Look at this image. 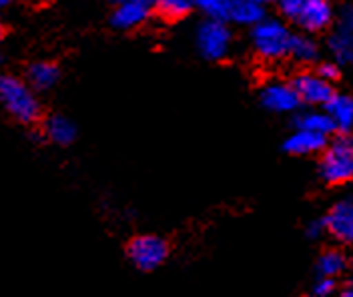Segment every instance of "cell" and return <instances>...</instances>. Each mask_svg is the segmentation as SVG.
<instances>
[{"instance_id":"6da1fadb","label":"cell","mask_w":353,"mask_h":297,"mask_svg":"<svg viewBox=\"0 0 353 297\" xmlns=\"http://www.w3.org/2000/svg\"><path fill=\"white\" fill-rule=\"evenodd\" d=\"M0 105L22 125H34L41 119V103L37 94L19 76L0 74Z\"/></svg>"},{"instance_id":"7a4b0ae2","label":"cell","mask_w":353,"mask_h":297,"mask_svg":"<svg viewBox=\"0 0 353 297\" xmlns=\"http://www.w3.org/2000/svg\"><path fill=\"white\" fill-rule=\"evenodd\" d=\"M293 34L279 21H261L253 26L251 43L255 52L265 61H279L289 57Z\"/></svg>"},{"instance_id":"3957f363","label":"cell","mask_w":353,"mask_h":297,"mask_svg":"<svg viewBox=\"0 0 353 297\" xmlns=\"http://www.w3.org/2000/svg\"><path fill=\"white\" fill-rule=\"evenodd\" d=\"M321 179L330 185L347 183L353 179V141L339 137L325 149L319 163Z\"/></svg>"},{"instance_id":"277c9868","label":"cell","mask_w":353,"mask_h":297,"mask_svg":"<svg viewBox=\"0 0 353 297\" xmlns=\"http://www.w3.org/2000/svg\"><path fill=\"white\" fill-rule=\"evenodd\" d=\"M127 255L139 269L151 272L167 259L169 245L165 243V239H161L157 235H139L129 243Z\"/></svg>"},{"instance_id":"5b68a950","label":"cell","mask_w":353,"mask_h":297,"mask_svg":"<svg viewBox=\"0 0 353 297\" xmlns=\"http://www.w3.org/2000/svg\"><path fill=\"white\" fill-rule=\"evenodd\" d=\"M197 46L209 61H221L231 48V32L219 21H205L197 30Z\"/></svg>"},{"instance_id":"8992f818","label":"cell","mask_w":353,"mask_h":297,"mask_svg":"<svg viewBox=\"0 0 353 297\" xmlns=\"http://www.w3.org/2000/svg\"><path fill=\"white\" fill-rule=\"evenodd\" d=\"M331 54L339 65L353 63V6L343 8L337 26L330 37Z\"/></svg>"},{"instance_id":"52a82bcc","label":"cell","mask_w":353,"mask_h":297,"mask_svg":"<svg viewBox=\"0 0 353 297\" xmlns=\"http://www.w3.org/2000/svg\"><path fill=\"white\" fill-rule=\"evenodd\" d=\"M293 89L301 103L307 105H325L333 96L330 81L319 76L317 72H299L293 79Z\"/></svg>"},{"instance_id":"ba28073f","label":"cell","mask_w":353,"mask_h":297,"mask_svg":"<svg viewBox=\"0 0 353 297\" xmlns=\"http://www.w3.org/2000/svg\"><path fill=\"white\" fill-rule=\"evenodd\" d=\"M307 32H319L325 30L333 21L330 0H303L297 17L293 19Z\"/></svg>"},{"instance_id":"9c48e42d","label":"cell","mask_w":353,"mask_h":297,"mask_svg":"<svg viewBox=\"0 0 353 297\" xmlns=\"http://www.w3.org/2000/svg\"><path fill=\"white\" fill-rule=\"evenodd\" d=\"M261 103L265 109L273 113H291L299 107V96L293 85L287 83H269L261 91Z\"/></svg>"},{"instance_id":"30bf717a","label":"cell","mask_w":353,"mask_h":297,"mask_svg":"<svg viewBox=\"0 0 353 297\" xmlns=\"http://www.w3.org/2000/svg\"><path fill=\"white\" fill-rule=\"evenodd\" d=\"M325 231L343 243H353V201H339L323 219Z\"/></svg>"},{"instance_id":"8fae6325","label":"cell","mask_w":353,"mask_h":297,"mask_svg":"<svg viewBox=\"0 0 353 297\" xmlns=\"http://www.w3.org/2000/svg\"><path fill=\"white\" fill-rule=\"evenodd\" d=\"M327 147V137L319 133H311L297 129L291 137L285 141V151L291 155H313Z\"/></svg>"},{"instance_id":"7c38bea8","label":"cell","mask_w":353,"mask_h":297,"mask_svg":"<svg viewBox=\"0 0 353 297\" xmlns=\"http://www.w3.org/2000/svg\"><path fill=\"white\" fill-rule=\"evenodd\" d=\"M325 113L335 125V131L347 133L353 127V99L347 94H333L325 103Z\"/></svg>"},{"instance_id":"4fadbf2b","label":"cell","mask_w":353,"mask_h":297,"mask_svg":"<svg viewBox=\"0 0 353 297\" xmlns=\"http://www.w3.org/2000/svg\"><path fill=\"white\" fill-rule=\"evenodd\" d=\"M149 19V6L141 2H119L112 12V24L123 30H131Z\"/></svg>"},{"instance_id":"5bb4252c","label":"cell","mask_w":353,"mask_h":297,"mask_svg":"<svg viewBox=\"0 0 353 297\" xmlns=\"http://www.w3.org/2000/svg\"><path fill=\"white\" fill-rule=\"evenodd\" d=\"M44 137L57 145H70L77 137V127L63 114H52L44 123Z\"/></svg>"},{"instance_id":"9a60e30c","label":"cell","mask_w":353,"mask_h":297,"mask_svg":"<svg viewBox=\"0 0 353 297\" xmlns=\"http://www.w3.org/2000/svg\"><path fill=\"white\" fill-rule=\"evenodd\" d=\"M59 74L61 72L57 69V65H52V63H34V65H30V69L26 72L28 85L37 91L52 89L59 81Z\"/></svg>"},{"instance_id":"2e32d148","label":"cell","mask_w":353,"mask_h":297,"mask_svg":"<svg viewBox=\"0 0 353 297\" xmlns=\"http://www.w3.org/2000/svg\"><path fill=\"white\" fill-rule=\"evenodd\" d=\"M295 127L303 129V131H311V133H319V135H331L335 131V125L330 119L327 113H317V111H309V113H301L295 119Z\"/></svg>"},{"instance_id":"e0dca14e","label":"cell","mask_w":353,"mask_h":297,"mask_svg":"<svg viewBox=\"0 0 353 297\" xmlns=\"http://www.w3.org/2000/svg\"><path fill=\"white\" fill-rule=\"evenodd\" d=\"M263 4L253 2V0H235L233 4V14L231 21L239 24H247V26H255L263 21Z\"/></svg>"},{"instance_id":"ac0fdd59","label":"cell","mask_w":353,"mask_h":297,"mask_svg":"<svg viewBox=\"0 0 353 297\" xmlns=\"http://www.w3.org/2000/svg\"><path fill=\"white\" fill-rule=\"evenodd\" d=\"M233 4H235V0H197L199 10L209 21H219V23L231 21Z\"/></svg>"},{"instance_id":"d6986e66","label":"cell","mask_w":353,"mask_h":297,"mask_svg":"<svg viewBox=\"0 0 353 297\" xmlns=\"http://www.w3.org/2000/svg\"><path fill=\"white\" fill-rule=\"evenodd\" d=\"M345 265H347L345 255L341 252H335V249L325 252L319 257V261H317L319 275H321V277H333V279L345 269Z\"/></svg>"},{"instance_id":"ffe728a7","label":"cell","mask_w":353,"mask_h":297,"mask_svg":"<svg viewBox=\"0 0 353 297\" xmlns=\"http://www.w3.org/2000/svg\"><path fill=\"white\" fill-rule=\"evenodd\" d=\"M289 57H293L299 63H311L317 59V45L309 37H295L293 34Z\"/></svg>"},{"instance_id":"44dd1931","label":"cell","mask_w":353,"mask_h":297,"mask_svg":"<svg viewBox=\"0 0 353 297\" xmlns=\"http://www.w3.org/2000/svg\"><path fill=\"white\" fill-rule=\"evenodd\" d=\"M191 0H161L154 8L167 19H181L191 10Z\"/></svg>"},{"instance_id":"7402d4cb","label":"cell","mask_w":353,"mask_h":297,"mask_svg":"<svg viewBox=\"0 0 353 297\" xmlns=\"http://www.w3.org/2000/svg\"><path fill=\"white\" fill-rule=\"evenodd\" d=\"M335 291V279L333 277H319V281L313 287V297H330Z\"/></svg>"},{"instance_id":"603a6c76","label":"cell","mask_w":353,"mask_h":297,"mask_svg":"<svg viewBox=\"0 0 353 297\" xmlns=\"http://www.w3.org/2000/svg\"><path fill=\"white\" fill-rule=\"evenodd\" d=\"M275 2H277L279 10H281L285 17L295 19L297 12H299V8H301V2H303V0H275Z\"/></svg>"},{"instance_id":"cb8c5ba5","label":"cell","mask_w":353,"mask_h":297,"mask_svg":"<svg viewBox=\"0 0 353 297\" xmlns=\"http://www.w3.org/2000/svg\"><path fill=\"white\" fill-rule=\"evenodd\" d=\"M317 74L319 76H323L325 81H335L337 76H339V67L335 65V63H325V65H321L319 70H317Z\"/></svg>"},{"instance_id":"d4e9b609","label":"cell","mask_w":353,"mask_h":297,"mask_svg":"<svg viewBox=\"0 0 353 297\" xmlns=\"http://www.w3.org/2000/svg\"><path fill=\"white\" fill-rule=\"evenodd\" d=\"M323 229H325V223H323V221H313V223H309L307 233L311 237H317Z\"/></svg>"},{"instance_id":"484cf974","label":"cell","mask_w":353,"mask_h":297,"mask_svg":"<svg viewBox=\"0 0 353 297\" xmlns=\"http://www.w3.org/2000/svg\"><path fill=\"white\" fill-rule=\"evenodd\" d=\"M114 2H117V4H119V2H141V4H147V6L151 8V6H157L161 0H114Z\"/></svg>"},{"instance_id":"4316f807","label":"cell","mask_w":353,"mask_h":297,"mask_svg":"<svg viewBox=\"0 0 353 297\" xmlns=\"http://www.w3.org/2000/svg\"><path fill=\"white\" fill-rule=\"evenodd\" d=\"M339 297H353V283H352V285H347V287H345V289L341 291V296H339Z\"/></svg>"},{"instance_id":"83f0119b","label":"cell","mask_w":353,"mask_h":297,"mask_svg":"<svg viewBox=\"0 0 353 297\" xmlns=\"http://www.w3.org/2000/svg\"><path fill=\"white\" fill-rule=\"evenodd\" d=\"M253 2H259V4H265V2H269V0H253Z\"/></svg>"},{"instance_id":"f1b7e54d","label":"cell","mask_w":353,"mask_h":297,"mask_svg":"<svg viewBox=\"0 0 353 297\" xmlns=\"http://www.w3.org/2000/svg\"><path fill=\"white\" fill-rule=\"evenodd\" d=\"M6 2H8V0H0V8H2V6H4Z\"/></svg>"},{"instance_id":"f546056e","label":"cell","mask_w":353,"mask_h":297,"mask_svg":"<svg viewBox=\"0 0 353 297\" xmlns=\"http://www.w3.org/2000/svg\"><path fill=\"white\" fill-rule=\"evenodd\" d=\"M0 39H2V28H0Z\"/></svg>"},{"instance_id":"4dcf8cb0","label":"cell","mask_w":353,"mask_h":297,"mask_svg":"<svg viewBox=\"0 0 353 297\" xmlns=\"http://www.w3.org/2000/svg\"><path fill=\"white\" fill-rule=\"evenodd\" d=\"M0 59H2V57H0Z\"/></svg>"}]
</instances>
